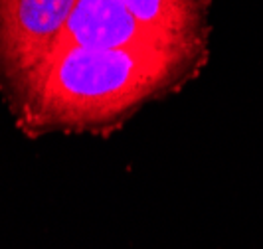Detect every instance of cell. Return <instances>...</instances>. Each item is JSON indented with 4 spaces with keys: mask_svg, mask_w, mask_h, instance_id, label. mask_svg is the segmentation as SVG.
Returning <instances> with one entry per match:
<instances>
[{
    "mask_svg": "<svg viewBox=\"0 0 263 249\" xmlns=\"http://www.w3.org/2000/svg\"><path fill=\"white\" fill-rule=\"evenodd\" d=\"M204 46L93 50L62 46L20 87L34 129H99L172 89Z\"/></svg>",
    "mask_w": 263,
    "mask_h": 249,
    "instance_id": "6da1fadb",
    "label": "cell"
},
{
    "mask_svg": "<svg viewBox=\"0 0 263 249\" xmlns=\"http://www.w3.org/2000/svg\"><path fill=\"white\" fill-rule=\"evenodd\" d=\"M78 0H0V66L18 87L55 50Z\"/></svg>",
    "mask_w": 263,
    "mask_h": 249,
    "instance_id": "7a4b0ae2",
    "label": "cell"
},
{
    "mask_svg": "<svg viewBox=\"0 0 263 249\" xmlns=\"http://www.w3.org/2000/svg\"><path fill=\"white\" fill-rule=\"evenodd\" d=\"M62 46H79L93 50H155L204 44L184 42L151 24H145L119 0H78L55 50Z\"/></svg>",
    "mask_w": 263,
    "mask_h": 249,
    "instance_id": "3957f363",
    "label": "cell"
},
{
    "mask_svg": "<svg viewBox=\"0 0 263 249\" xmlns=\"http://www.w3.org/2000/svg\"><path fill=\"white\" fill-rule=\"evenodd\" d=\"M139 20L174 38L204 44L202 0H119Z\"/></svg>",
    "mask_w": 263,
    "mask_h": 249,
    "instance_id": "277c9868",
    "label": "cell"
}]
</instances>
